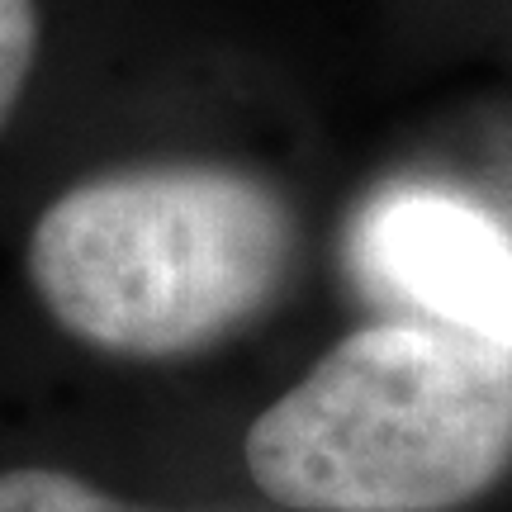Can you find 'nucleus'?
Wrapping results in <instances>:
<instances>
[{
  "label": "nucleus",
  "mask_w": 512,
  "mask_h": 512,
  "mask_svg": "<svg viewBox=\"0 0 512 512\" xmlns=\"http://www.w3.org/2000/svg\"><path fill=\"white\" fill-rule=\"evenodd\" d=\"M299 223L252 171L162 162L62 190L29 233V285L76 342L176 361L252 328L290 285Z\"/></svg>",
  "instance_id": "f257e3e1"
},
{
  "label": "nucleus",
  "mask_w": 512,
  "mask_h": 512,
  "mask_svg": "<svg viewBox=\"0 0 512 512\" xmlns=\"http://www.w3.org/2000/svg\"><path fill=\"white\" fill-rule=\"evenodd\" d=\"M294 512H456L512 465V351L456 323H370L247 427Z\"/></svg>",
  "instance_id": "f03ea898"
},
{
  "label": "nucleus",
  "mask_w": 512,
  "mask_h": 512,
  "mask_svg": "<svg viewBox=\"0 0 512 512\" xmlns=\"http://www.w3.org/2000/svg\"><path fill=\"white\" fill-rule=\"evenodd\" d=\"M366 261L384 285L441 323L512 351V238L451 195H394L366 223Z\"/></svg>",
  "instance_id": "7ed1b4c3"
},
{
  "label": "nucleus",
  "mask_w": 512,
  "mask_h": 512,
  "mask_svg": "<svg viewBox=\"0 0 512 512\" xmlns=\"http://www.w3.org/2000/svg\"><path fill=\"white\" fill-rule=\"evenodd\" d=\"M0 512H162L133 503V498L105 494L86 479L48 465H15L0 470Z\"/></svg>",
  "instance_id": "20e7f679"
},
{
  "label": "nucleus",
  "mask_w": 512,
  "mask_h": 512,
  "mask_svg": "<svg viewBox=\"0 0 512 512\" xmlns=\"http://www.w3.org/2000/svg\"><path fill=\"white\" fill-rule=\"evenodd\" d=\"M38 57V5L34 0H0V133L29 86Z\"/></svg>",
  "instance_id": "39448f33"
}]
</instances>
